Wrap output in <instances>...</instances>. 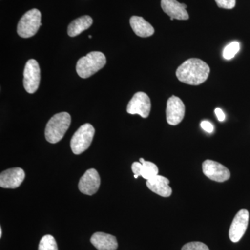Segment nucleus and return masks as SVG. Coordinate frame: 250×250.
<instances>
[{"label": "nucleus", "mask_w": 250, "mask_h": 250, "mask_svg": "<svg viewBox=\"0 0 250 250\" xmlns=\"http://www.w3.org/2000/svg\"><path fill=\"white\" fill-rule=\"evenodd\" d=\"M201 127L207 131V133H212L214 131V126L208 121H202L201 123Z\"/></svg>", "instance_id": "23"}, {"label": "nucleus", "mask_w": 250, "mask_h": 250, "mask_svg": "<svg viewBox=\"0 0 250 250\" xmlns=\"http://www.w3.org/2000/svg\"><path fill=\"white\" fill-rule=\"evenodd\" d=\"M151 111V101L147 94L138 92L130 100L126 111L131 115L138 114L143 118H147Z\"/></svg>", "instance_id": "7"}, {"label": "nucleus", "mask_w": 250, "mask_h": 250, "mask_svg": "<svg viewBox=\"0 0 250 250\" xmlns=\"http://www.w3.org/2000/svg\"><path fill=\"white\" fill-rule=\"evenodd\" d=\"M41 25V11L36 9L29 10L18 22V34L23 39L32 37L36 35Z\"/></svg>", "instance_id": "4"}, {"label": "nucleus", "mask_w": 250, "mask_h": 250, "mask_svg": "<svg viewBox=\"0 0 250 250\" xmlns=\"http://www.w3.org/2000/svg\"><path fill=\"white\" fill-rule=\"evenodd\" d=\"M100 177L95 169H89L81 177L79 182V190L87 195L96 193L100 187Z\"/></svg>", "instance_id": "11"}, {"label": "nucleus", "mask_w": 250, "mask_h": 250, "mask_svg": "<svg viewBox=\"0 0 250 250\" xmlns=\"http://www.w3.org/2000/svg\"><path fill=\"white\" fill-rule=\"evenodd\" d=\"M202 170L208 178L217 182H224L230 178L229 170L220 163L206 160L202 164Z\"/></svg>", "instance_id": "10"}, {"label": "nucleus", "mask_w": 250, "mask_h": 250, "mask_svg": "<svg viewBox=\"0 0 250 250\" xmlns=\"http://www.w3.org/2000/svg\"><path fill=\"white\" fill-rule=\"evenodd\" d=\"M249 212L246 209L239 210L235 215L229 232L230 240L233 243L239 241L244 236L249 223Z\"/></svg>", "instance_id": "9"}, {"label": "nucleus", "mask_w": 250, "mask_h": 250, "mask_svg": "<svg viewBox=\"0 0 250 250\" xmlns=\"http://www.w3.org/2000/svg\"><path fill=\"white\" fill-rule=\"evenodd\" d=\"M95 132V129L89 123L81 126L70 141L72 152L79 155L88 149L93 141Z\"/></svg>", "instance_id": "5"}, {"label": "nucleus", "mask_w": 250, "mask_h": 250, "mask_svg": "<svg viewBox=\"0 0 250 250\" xmlns=\"http://www.w3.org/2000/svg\"><path fill=\"white\" fill-rule=\"evenodd\" d=\"M71 124V116L67 112H62L52 117L45 128V139L50 143L59 142Z\"/></svg>", "instance_id": "2"}, {"label": "nucleus", "mask_w": 250, "mask_h": 250, "mask_svg": "<svg viewBox=\"0 0 250 250\" xmlns=\"http://www.w3.org/2000/svg\"><path fill=\"white\" fill-rule=\"evenodd\" d=\"M182 250H209V248L201 242H190L184 245Z\"/></svg>", "instance_id": "21"}, {"label": "nucleus", "mask_w": 250, "mask_h": 250, "mask_svg": "<svg viewBox=\"0 0 250 250\" xmlns=\"http://www.w3.org/2000/svg\"><path fill=\"white\" fill-rule=\"evenodd\" d=\"M140 162L133 163L131 166L133 172L136 175L141 176L143 179L146 180L152 179V177L158 175L159 168L154 163L150 161H145L144 159L141 158Z\"/></svg>", "instance_id": "16"}, {"label": "nucleus", "mask_w": 250, "mask_h": 250, "mask_svg": "<svg viewBox=\"0 0 250 250\" xmlns=\"http://www.w3.org/2000/svg\"><path fill=\"white\" fill-rule=\"evenodd\" d=\"M1 236H2V229L0 228V238H1Z\"/></svg>", "instance_id": "25"}, {"label": "nucleus", "mask_w": 250, "mask_h": 250, "mask_svg": "<svg viewBox=\"0 0 250 250\" xmlns=\"http://www.w3.org/2000/svg\"><path fill=\"white\" fill-rule=\"evenodd\" d=\"M93 21L89 16H83L72 21L67 28V34L70 37L80 35L93 24Z\"/></svg>", "instance_id": "18"}, {"label": "nucleus", "mask_w": 250, "mask_h": 250, "mask_svg": "<svg viewBox=\"0 0 250 250\" xmlns=\"http://www.w3.org/2000/svg\"><path fill=\"white\" fill-rule=\"evenodd\" d=\"M90 242L98 250H116L118 247L116 237L104 232L94 233Z\"/></svg>", "instance_id": "15"}, {"label": "nucleus", "mask_w": 250, "mask_h": 250, "mask_svg": "<svg viewBox=\"0 0 250 250\" xmlns=\"http://www.w3.org/2000/svg\"><path fill=\"white\" fill-rule=\"evenodd\" d=\"M130 25L135 34L140 37H149L154 34V27L142 17L132 16L130 18Z\"/></svg>", "instance_id": "17"}, {"label": "nucleus", "mask_w": 250, "mask_h": 250, "mask_svg": "<svg viewBox=\"0 0 250 250\" xmlns=\"http://www.w3.org/2000/svg\"><path fill=\"white\" fill-rule=\"evenodd\" d=\"M39 250H59L55 238L51 235H45L41 238Z\"/></svg>", "instance_id": "19"}, {"label": "nucleus", "mask_w": 250, "mask_h": 250, "mask_svg": "<svg viewBox=\"0 0 250 250\" xmlns=\"http://www.w3.org/2000/svg\"><path fill=\"white\" fill-rule=\"evenodd\" d=\"M169 184L170 181L168 179L159 174L146 182V185L149 190L164 197H170L172 195V190Z\"/></svg>", "instance_id": "14"}, {"label": "nucleus", "mask_w": 250, "mask_h": 250, "mask_svg": "<svg viewBox=\"0 0 250 250\" xmlns=\"http://www.w3.org/2000/svg\"><path fill=\"white\" fill-rule=\"evenodd\" d=\"M106 63L104 54L100 52H91L77 62V72L82 78L87 79L103 68Z\"/></svg>", "instance_id": "3"}, {"label": "nucleus", "mask_w": 250, "mask_h": 250, "mask_svg": "<svg viewBox=\"0 0 250 250\" xmlns=\"http://www.w3.org/2000/svg\"><path fill=\"white\" fill-rule=\"evenodd\" d=\"M41 69L39 62L30 59L26 63L24 70L23 84L28 93L33 94L37 91L40 85Z\"/></svg>", "instance_id": "6"}, {"label": "nucleus", "mask_w": 250, "mask_h": 250, "mask_svg": "<svg viewBox=\"0 0 250 250\" xmlns=\"http://www.w3.org/2000/svg\"><path fill=\"white\" fill-rule=\"evenodd\" d=\"M210 67L201 59H190L184 62L176 71L177 78L182 83L188 85L202 84L208 79Z\"/></svg>", "instance_id": "1"}, {"label": "nucleus", "mask_w": 250, "mask_h": 250, "mask_svg": "<svg viewBox=\"0 0 250 250\" xmlns=\"http://www.w3.org/2000/svg\"><path fill=\"white\" fill-rule=\"evenodd\" d=\"M185 116V105L178 97L172 95L167 100L166 120L169 125L175 126L183 121Z\"/></svg>", "instance_id": "8"}, {"label": "nucleus", "mask_w": 250, "mask_h": 250, "mask_svg": "<svg viewBox=\"0 0 250 250\" xmlns=\"http://www.w3.org/2000/svg\"><path fill=\"white\" fill-rule=\"evenodd\" d=\"M215 115H216L217 118H218L219 121L223 122L225 121L226 116H225V114L224 113L223 110L220 109V108H215Z\"/></svg>", "instance_id": "24"}, {"label": "nucleus", "mask_w": 250, "mask_h": 250, "mask_svg": "<svg viewBox=\"0 0 250 250\" xmlns=\"http://www.w3.org/2000/svg\"><path fill=\"white\" fill-rule=\"evenodd\" d=\"M161 5L163 11L173 19L187 21L189 18L187 5L177 0H161Z\"/></svg>", "instance_id": "13"}, {"label": "nucleus", "mask_w": 250, "mask_h": 250, "mask_svg": "<svg viewBox=\"0 0 250 250\" xmlns=\"http://www.w3.org/2000/svg\"><path fill=\"white\" fill-rule=\"evenodd\" d=\"M239 50V42L234 41V42H231L225 47L223 51V57L227 60H230L236 56Z\"/></svg>", "instance_id": "20"}, {"label": "nucleus", "mask_w": 250, "mask_h": 250, "mask_svg": "<svg viewBox=\"0 0 250 250\" xmlns=\"http://www.w3.org/2000/svg\"><path fill=\"white\" fill-rule=\"evenodd\" d=\"M88 37H89V38H90V39H91V38H92V36H90V35L89 36H88Z\"/></svg>", "instance_id": "27"}, {"label": "nucleus", "mask_w": 250, "mask_h": 250, "mask_svg": "<svg viewBox=\"0 0 250 250\" xmlns=\"http://www.w3.org/2000/svg\"><path fill=\"white\" fill-rule=\"evenodd\" d=\"M218 7L225 9H232L236 6V0H215Z\"/></svg>", "instance_id": "22"}, {"label": "nucleus", "mask_w": 250, "mask_h": 250, "mask_svg": "<svg viewBox=\"0 0 250 250\" xmlns=\"http://www.w3.org/2000/svg\"><path fill=\"white\" fill-rule=\"evenodd\" d=\"M138 177H139V176L136 175V174H134V178L135 179H137Z\"/></svg>", "instance_id": "26"}, {"label": "nucleus", "mask_w": 250, "mask_h": 250, "mask_svg": "<svg viewBox=\"0 0 250 250\" xmlns=\"http://www.w3.org/2000/svg\"><path fill=\"white\" fill-rule=\"evenodd\" d=\"M25 178V172L21 167H14L0 174V187L3 188H16Z\"/></svg>", "instance_id": "12"}]
</instances>
